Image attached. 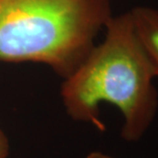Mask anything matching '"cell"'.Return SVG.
<instances>
[{
  "label": "cell",
  "instance_id": "6da1fadb",
  "mask_svg": "<svg viewBox=\"0 0 158 158\" xmlns=\"http://www.w3.org/2000/svg\"><path fill=\"white\" fill-rule=\"evenodd\" d=\"M85 60L61 85L65 111L76 121L104 131L100 106L110 104L120 112L121 137L137 141L146 133L158 109L154 63L136 32L131 12L112 16Z\"/></svg>",
  "mask_w": 158,
  "mask_h": 158
},
{
  "label": "cell",
  "instance_id": "7a4b0ae2",
  "mask_svg": "<svg viewBox=\"0 0 158 158\" xmlns=\"http://www.w3.org/2000/svg\"><path fill=\"white\" fill-rule=\"evenodd\" d=\"M112 16L111 0H0V61L41 63L66 78Z\"/></svg>",
  "mask_w": 158,
  "mask_h": 158
},
{
  "label": "cell",
  "instance_id": "3957f363",
  "mask_svg": "<svg viewBox=\"0 0 158 158\" xmlns=\"http://www.w3.org/2000/svg\"><path fill=\"white\" fill-rule=\"evenodd\" d=\"M130 12L137 34L154 63L158 75V9L137 6Z\"/></svg>",
  "mask_w": 158,
  "mask_h": 158
},
{
  "label": "cell",
  "instance_id": "277c9868",
  "mask_svg": "<svg viewBox=\"0 0 158 158\" xmlns=\"http://www.w3.org/2000/svg\"><path fill=\"white\" fill-rule=\"evenodd\" d=\"M10 151L9 140L0 127V158H7Z\"/></svg>",
  "mask_w": 158,
  "mask_h": 158
},
{
  "label": "cell",
  "instance_id": "5b68a950",
  "mask_svg": "<svg viewBox=\"0 0 158 158\" xmlns=\"http://www.w3.org/2000/svg\"><path fill=\"white\" fill-rule=\"evenodd\" d=\"M86 158H114L111 156H109L107 154H105V153L100 152V151H93V152H90Z\"/></svg>",
  "mask_w": 158,
  "mask_h": 158
}]
</instances>
